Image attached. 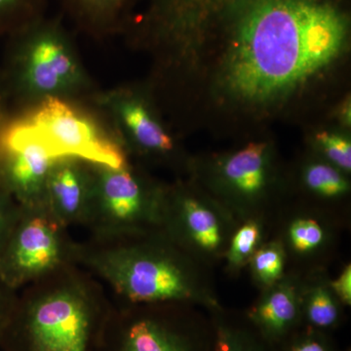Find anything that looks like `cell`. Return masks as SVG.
Masks as SVG:
<instances>
[{
	"label": "cell",
	"mask_w": 351,
	"mask_h": 351,
	"mask_svg": "<svg viewBox=\"0 0 351 351\" xmlns=\"http://www.w3.org/2000/svg\"><path fill=\"white\" fill-rule=\"evenodd\" d=\"M141 43L168 69L198 48L217 52L215 84L242 105L282 100L348 45L345 0H152Z\"/></svg>",
	"instance_id": "obj_1"
},
{
	"label": "cell",
	"mask_w": 351,
	"mask_h": 351,
	"mask_svg": "<svg viewBox=\"0 0 351 351\" xmlns=\"http://www.w3.org/2000/svg\"><path fill=\"white\" fill-rule=\"evenodd\" d=\"M112 300L76 263L18 291L0 337L1 351H100Z\"/></svg>",
	"instance_id": "obj_2"
},
{
	"label": "cell",
	"mask_w": 351,
	"mask_h": 351,
	"mask_svg": "<svg viewBox=\"0 0 351 351\" xmlns=\"http://www.w3.org/2000/svg\"><path fill=\"white\" fill-rule=\"evenodd\" d=\"M76 263L112 293V300L133 304L218 302L197 277L191 256L160 230L90 237L77 242Z\"/></svg>",
	"instance_id": "obj_3"
},
{
	"label": "cell",
	"mask_w": 351,
	"mask_h": 351,
	"mask_svg": "<svg viewBox=\"0 0 351 351\" xmlns=\"http://www.w3.org/2000/svg\"><path fill=\"white\" fill-rule=\"evenodd\" d=\"M0 85L11 119L48 99L90 101L100 91L71 32L46 16L7 38Z\"/></svg>",
	"instance_id": "obj_4"
},
{
	"label": "cell",
	"mask_w": 351,
	"mask_h": 351,
	"mask_svg": "<svg viewBox=\"0 0 351 351\" xmlns=\"http://www.w3.org/2000/svg\"><path fill=\"white\" fill-rule=\"evenodd\" d=\"M11 123L36 138L53 156H73L119 168L131 162L91 101L48 99Z\"/></svg>",
	"instance_id": "obj_5"
},
{
	"label": "cell",
	"mask_w": 351,
	"mask_h": 351,
	"mask_svg": "<svg viewBox=\"0 0 351 351\" xmlns=\"http://www.w3.org/2000/svg\"><path fill=\"white\" fill-rule=\"evenodd\" d=\"M186 306L112 300L100 351H214L212 322Z\"/></svg>",
	"instance_id": "obj_6"
},
{
	"label": "cell",
	"mask_w": 351,
	"mask_h": 351,
	"mask_svg": "<svg viewBox=\"0 0 351 351\" xmlns=\"http://www.w3.org/2000/svg\"><path fill=\"white\" fill-rule=\"evenodd\" d=\"M91 206L84 228L106 237L160 230L164 191L145 180L131 162L115 168L94 163Z\"/></svg>",
	"instance_id": "obj_7"
},
{
	"label": "cell",
	"mask_w": 351,
	"mask_h": 351,
	"mask_svg": "<svg viewBox=\"0 0 351 351\" xmlns=\"http://www.w3.org/2000/svg\"><path fill=\"white\" fill-rule=\"evenodd\" d=\"M46 208L21 213L0 256V279L19 291L64 265L76 263L77 242Z\"/></svg>",
	"instance_id": "obj_8"
},
{
	"label": "cell",
	"mask_w": 351,
	"mask_h": 351,
	"mask_svg": "<svg viewBox=\"0 0 351 351\" xmlns=\"http://www.w3.org/2000/svg\"><path fill=\"white\" fill-rule=\"evenodd\" d=\"M90 101L108 122L129 160L135 154L165 157L175 151L174 140L133 88L100 89Z\"/></svg>",
	"instance_id": "obj_9"
},
{
	"label": "cell",
	"mask_w": 351,
	"mask_h": 351,
	"mask_svg": "<svg viewBox=\"0 0 351 351\" xmlns=\"http://www.w3.org/2000/svg\"><path fill=\"white\" fill-rule=\"evenodd\" d=\"M228 219L182 189H165L160 230L191 254L217 257L228 248Z\"/></svg>",
	"instance_id": "obj_10"
},
{
	"label": "cell",
	"mask_w": 351,
	"mask_h": 351,
	"mask_svg": "<svg viewBox=\"0 0 351 351\" xmlns=\"http://www.w3.org/2000/svg\"><path fill=\"white\" fill-rule=\"evenodd\" d=\"M55 159L40 142L10 120L0 145V182L21 207L46 208V184Z\"/></svg>",
	"instance_id": "obj_11"
},
{
	"label": "cell",
	"mask_w": 351,
	"mask_h": 351,
	"mask_svg": "<svg viewBox=\"0 0 351 351\" xmlns=\"http://www.w3.org/2000/svg\"><path fill=\"white\" fill-rule=\"evenodd\" d=\"M94 163L73 156L59 157L51 166L45 191L48 213L66 228L84 226L93 196Z\"/></svg>",
	"instance_id": "obj_12"
},
{
	"label": "cell",
	"mask_w": 351,
	"mask_h": 351,
	"mask_svg": "<svg viewBox=\"0 0 351 351\" xmlns=\"http://www.w3.org/2000/svg\"><path fill=\"white\" fill-rule=\"evenodd\" d=\"M267 289L247 314L246 319L270 350L279 351L304 326L302 299L295 284L284 277Z\"/></svg>",
	"instance_id": "obj_13"
},
{
	"label": "cell",
	"mask_w": 351,
	"mask_h": 351,
	"mask_svg": "<svg viewBox=\"0 0 351 351\" xmlns=\"http://www.w3.org/2000/svg\"><path fill=\"white\" fill-rule=\"evenodd\" d=\"M78 32L96 40L124 34L136 0H58Z\"/></svg>",
	"instance_id": "obj_14"
},
{
	"label": "cell",
	"mask_w": 351,
	"mask_h": 351,
	"mask_svg": "<svg viewBox=\"0 0 351 351\" xmlns=\"http://www.w3.org/2000/svg\"><path fill=\"white\" fill-rule=\"evenodd\" d=\"M267 145L251 143L226 159L221 174L235 195L246 203H254L267 186Z\"/></svg>",
	"instance_id": "obj_15"
},
{
	"label": "cell",
	"mask_w": 351,
	"mask_h": 351,
	"mask_svg": "<svg viewBox=\"0 0 351 351\" xmlns=\"http://www.w3.org/2000/svg\"><path fill=\"white\" fill-rule=\"evenodd\" d=\"M214 351H272L250 323L215 311Z\"/></svg>",
	"instance_id": "obj_16"
},
{
	"label": "cell",
	"mask_w": 351,
	"mask_h": 351,
	"mask_svg": "<svg viewBox=\"0 0 351 351\" xmlns=\"http://www.w3.org/2000/svg\"><path fill=\"white\" fill-rule=\"evenodd\" d=\"M339 304L329 286H314L302 300L304 326L330 334L341 322Z\"/></svg>",
	"instance_id": "obj_17"
},
{
	"label": "cell",
	"mask_w": 351,
	"mask_h": 351,
	"mask_svg": "<svg viewBox=\"0 0 351 351\" xmlns=\"http://www.w3.org/2000/svg\"><path fill=\"white\" fill-rule=\"evenodd\" d=\"M48 0H0V36L8 38L45 16Z\"/></svg>",
	"instance_id": "obj_18"
},
{
	"label": "cell",
	"mask_w": 351,
	"mask_h": 351,
	"mask_svg": "<svg viewBox=\"0 0 351 351\" xmlns=\"http://www.w3.org/2000/svg\"><path fill=\"white\" fill-rule=\"evenodd\" d=\"M249 265L255 280L263 287H271L283 278L285 267L283 245L279 241H271L258 247Z\"/></svg>",
	"instance_id": "obj_19"
},
{
	"label": "cell",
	"mask_w": 351,
	"mask_h": 351,
	"mask_svg": "<svg viewBox=\"0 0 351 351\" xmlns=\"http://www.w3.org/2000/svg\"><path fill=\"white\" fill-rule=\"evenodd\" d=\"M262 240V225L257 219H248L239 226L228 242L225 252L230 269L239 270L250 262Z\"/></svg>",
	"instance_id": "obj_20"
},
{
	"label": "cell",
	"mask_w": 351,
	"mask_h": 351,
	"mask_svg": "<svg viewBox=\"0 0 351 351\" xmlns=\"http://www.w3.org/2000/svg\"><path fill=\"white\" fill-rule=\"evenodd\" d=\"M304 182L314 193L327 198L339 197L350 189L341 171L325 163L309 165L304 171Z\"/></svg>",
	"instance_id": "obj_21"
},
{
	"label": "cell",
	"mask_w": 351,
	"mask_h": 351,
	"mask_svg": "<svg viewBox=\"0 0 351 351\" xmlns=\"http://www.w3.org/2000/svg\"><path fill=\"white\" fill-rule=\"evenodd\" d=\"M288 240L293 250L306 255L318 250L324 245L326 232L316 219L298 218L289 226Z\"/></svg>",
	"instance_id": "obj_22"
},
{
	"label": "cell",
	"mask_w": 351,
	"mask_h": 351,
	"mask_svg": "<svg viewBox=\"0 0 351 351\" xmlns=\"http://www.w3.org/2000/svg\"><path fill=\"white\" fill-rule=\"evenodd\" d=\"M279 351H337L328 332L302 326Z\"/></svg>",
	"instance_id": "obj_23"
},
{
	"label": "cell",
	"mask_w": 351,
	"mask_h": 351,
	"mask_svg": "<svg viewBox=\"0 0 351 351\" xmlns=\"http://www.w3.org/2000/svg\"><path fill=\"white\" fill-rule=\"evenodd\" d=\"M316 140L332 165L338 169L350 172L351 145L348 138L322 132L316 136Z\"/></svg>",
	"instance_id": "obj_24"
},
{
	"label": "cell",
	"mask_w": 351,
	"mask_h": 351,
	"mask_svg": "<svg viewBox=\"0 0 351 351\" xmlns=\"http://www.w3.org/2000/svg\"><path fill=\"white\" fill-rule=\"evenodd\" d=\"M20 213V205L0 182V256L5 248Z\"/></svg>",
	"instance_id": "obj_25"
},
{
	"label": "cell",
	"mask_w": 351,
	"mask_h": 351,
	"mask_svg": "<svg viewBox=\"0 0 351 351\" xmlns=\"http://www.w3.org/2000/svg\"><path fill=\"white\" fill-rule=\"evenodd\" d=\"M330 289L343 306H350L351 304V267L346 265L341 274L336 279L331 281Z\"/></svg>",
	"instance_id": "obj_26"
},
{
	"label": "cell",
	"mask_w": 351,
	"mask_h": 351,
	"mask_svg": "<svg viewBox=\"0 0 351 351\" xmlns=\"http://www.w3.org/2000/svg\"><path fill=\"white\" fill-rule=\"evenodd\" d=\"M17 297L18 291L13 290L0 279V337L12 313Z\"/></svg>",
	"instance_id": "obj_27"
},
{
	"label": "cell",
	"mask_w": 351,
	"mask_h": 351,
	"mask_svg": "<svg viewBox=\"0 0 351 351\" xmlns=\"http://www.w3.org/2000/svg\"><path fill=\"white\" fill-rule=\"evenodd\" d=\"M10 120V112H9L8 106H7L3 92H2L1 85H0V145H1L4 134H5L7 127H8Z\"/></svg>",
	"instance_id": "obj_28"
}]
</instances>
